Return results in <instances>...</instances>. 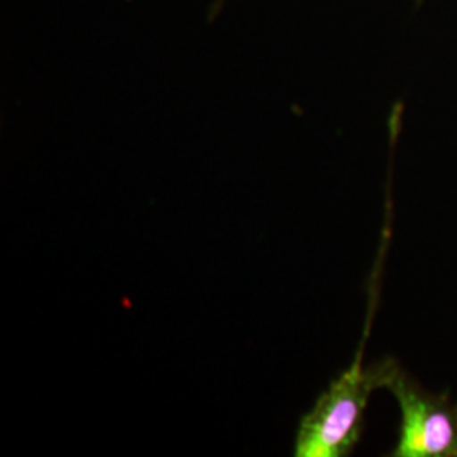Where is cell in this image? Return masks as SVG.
<instances>
[{"label":"cell","instance_id":"obj_1","mask_svg":"<svg viewBox=\"0 0 457 457\" xmlns=\"http://www.w3.org/2000/svg\"><path fill=\"white\" fill-rule=\"evenodd\" d=\"M400 375L395 361L385 360L364 368L362 358L344 371L328 390L320 395L315 407L302 419L296 434V457H343L351 454L361 437L362 415L371 393L390 388Z\"/></svg>","mask_w":457,"mask_h":457},{"label":"cell","instance_id":"obj_2","mask_svg":"<svg viewBox=\"0 0 457 457\" xmlns=\"http://www.w3.org/2000/svg\"><path fill=\"white\" fill-rule=\"evenodd\" d=\"M390 392L402 410L400 439L392 456L457 457L456 403L424 392L402 371Z\"/></svg>","mask_w":457,"mask_h":457}]
</instances>
